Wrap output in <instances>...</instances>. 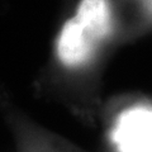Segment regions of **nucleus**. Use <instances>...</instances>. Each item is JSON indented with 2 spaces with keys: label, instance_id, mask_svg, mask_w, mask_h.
<instances>
[{
  "label": "nucleus",
  "instance_id": "obj_1",
  "mask_svg": "<svg viewBox=\"0 0 152 152\" xmlns=\"http://www.w3.org/2000/svg\"><path fill=\"white\" fill-rule=\"evenodd\" d=\"M118 152H152V110L133 107L123 110L113 129Z\"/></svg>",
  "mask_w": 152,
  "mask_h": 152
},
{
  "label": "nucleus",
  "instance_id": "obj_2",
  "mask_svg": "<svg viewBox=\"0 0 152 152\" xmlns=\"http://www.w3.org/2000/svg\"><path fill=\"white\" fill-rule=\"evenodd\" d=\"M96 45L75 18H71L61 29L57 41V56L65 66L77 67L91 58Z\"/></svg>",
  "mask_w": 152,
  "mask_h": 152
},
{
  "label": "nucleus",
  "instance_id": "obj_3",
  "mask_svg": "<svg viewBox=\"0 0 152 152\" xmlns=\"http://www.w3.org/2000/svg\"><path fill=\"white\" fill-rule=\"evenodd\" d=\"M74 18L96 43L110 33L112 14L108 0H81Z\"/></svg>",
  "mask_w": 152,
  "mask_h": 152
}]
</instances>
